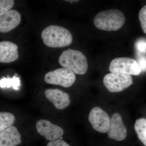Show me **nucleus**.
Returning <instances> with one entry per match:
<instances>
[{
	"mask_svg": "<svg viewBox=\"0 0 146 146\" xmlns=\"http://www.w3.org/2000/svg\"><path fill=\"white\" fill-rule=\"evenodd\" d=\"M20 13L17 11L10 10L0 16V32H9L18 26L21 22Z\"/></svg>",
	"mask_w": 146,
	"mask_h": 146,
	"instance_id": "9b49d317",
	"label": "nucleus"
},
{
	"mask_svg": "<svg viewBox=\"0 0 146 146\" xmlns=\"http://www.w3.org/2000/svg\"><path fill=\"white\" fill-rule=\"evenodd\" d=\"M138 65L141 69L142 72L146 71V57L145 56H141L138 59Z\"/></svg>",
	"mask_w": 146,
	"mask_h": 146,
	"instance_id": "412c9836",
	"label": "nucleus"
},
{
	"mask_svg": "<svg viewBox=\"0 0 146 146\" xmlns=\"http://www.w3.org/2000/svg\"><path fill=\"white\" fill-rule=\"evenodd\" d=\"M109 70L111 73H120L130 75L138 76L141 69L138 62L130 58L119 57L110 62Z\"/></svg>",
	"mask_w": 146,
	"mask_h": 146,
	"instance_id": "423d86ee",
	"label": "nucleus"
},
{
	"mask_svg": "<svg viewBox=\"0 0 146 146\" xmlns=\"http://www.w3.org/2000/svg\"><path fill=\"white\" fill-rule=\"evenodd\" d=\"M138 18L143 31L146 34V5L141 9L138 14Z\"/></svg>",
	"mask_w": 146,
	"mask_h": 146,
	"instance_id": "a211bd4d",
	"label": "nucleus"
},
{
	"mask_svg": "<svg viewBox=\"0 0 146 146\" xmlns=\"http://www.w3.org/2000/svg\"><path fill=\"white\" fill-rule=\"evenodd\" d=\"M45 96L56 108L62 110L68 107L70 103L69 94L58 89H47L44 92Z\"/></svg>",
	"mask_w": 146,
	"mask_h": 146,
	"instance_id": "9d476101",
	"label": "nucleus"
},
{
	"mask_svg": "<svg viewBox=\"0 0 146 146\" xmlns=\"http://www.w3.org/2000/svg\"><path fill=\"white\" fill-rule=\"evenodd\" d=\"M41 37L44 44L51 48H61L72 44L73 36L67 29L57 25L49 26L43 30Z\"/></svg>",
	"mask_w": 146,
	"mask_h": 146,
	"instance_id": "f257e3e1",
	"label": "nucleus"
},
{
	"mask_svg": "<svg viewBox=\"0 0 146 146\" xmlns=\"http://www.w3.org/2000/svg\"><path fill=\"white\" fill-rule=\"evenodd\" d=\"M21 135L13 126L0 132V146H16L21 144Z\"/></svg>",
	"mask_w": 146,
	"mask_h": 146,
	"instance_id": "ddd939ff",
	"label": "nucleus"
},
{
	"mask_svg": "<svg viewBox=\"0 0 146 146\" xmlns=\"http://www.w3.org/2000/svg\"><path fill=\"white\" fill-rule=\"evenodd\" d=\"M127 135V130L119 114L115 113L110 119V125L108 131V136L115 141H122Z\"/></svg>",
	"mask_w": 146,
	"mask_h": 146,
	"instance_id": "1a4fd4ad",
	"label": "nucleus"
},
{
	"mask_svg": "<svg viewBox=\"0 0 146 146\" xmlns=\"http://www.w3.org/2000/svg\"><path fill=\"white\" fill-rule=\"evenodd\" d=\"M134 129L139 140L146 146V119L141 118L136 120Z\"/></svg>",
	"mask_w": 146,
	"mask_h": 146,
	"instance_id": "4468645a",
	"label": "nucleus"
},
{
	"mask_svg": "<svg viewBox=\"0 0 146 146\" xmlns=\"http://www.w3.org/2000/svg\"><path fill=\"white\" fill-rule=\"evenodd\" d=\"M89 121L95 130L105 133L109 130L110 119L108 114L101 108L94 107L89 112Z\"/></svg>",
	"mask_w": 146,
	"mask_h": 146,
	"instance_id": "0eeeda50",
	"label": "nucleus"
},
{
	"mask_svg": "<svg viewBox=\"0 0 146 146\" xmlns=\"http://www.w3.org/2000/svg\"><path fill=\"white\" fill-rule=\"evenodd\" d=\"M69 1L70 3H72L74 2H77L79 1Z\"/></svg>",
	"mask_w": 146,
	"mask_h": 146,
	"instance_id": "4be33fe9",
	"label": "nucleus"
},
{
	"mask_svg": "<svg viewBox=\"0 0 146 146\" xmlns=\"http://www.w3.org/2000/svg\"><path fill=\"white\" fill-rule=\"evenodd\" d=\"M47 146H71L67 143L60 139H57L50 142Z\"/></svg>",
	"mask_w": 146,
	"mask_h": 146,
	"instance_id": "aec40b11",
	"label": "nucleus"
},
{
	"mask_svg": "<svg viewBox=\"0 0 146 146\" xmlns=\"http://www.w3.org/2000/svg\"><path fill=\"white\" fill-rule=\"evenodd\" d=\"M75 74L72 71L66 68H60L50 71L45 75V81L50 84L59 85L68 88L76 81Z\"/></svg>",
	"mask_w": 146,
	"mask_h": 146,
	"instance_id": "39448f33",
	"label": "nucleus"
},
{
	"mask_svg": "<svg viewBox=\"0 0 146 146\" xmlns=\"http://www.w3.org/2000/svg\"><path fill=\"white\" fill-rule=\"evenodd\" d=\"M37 132L48 141H53L61 138L64 133L63 129L48 120H39L36 123Z\"/></svg>",
	"mask_w": 146,
	"mask_h": 146,
	"instance_id": "6e6552de",
	"label": "nucleus"
},
{
	"mask_svg": "<svg viewBox=\"0 0 146 146\" xmlns=\"http://www.w3.org/2000/svg\"><path fill=\"white\" fill-rule=\"evenodd\" d=\"M103 83L106 89L112 93L121 92L133 84L130 75L120 73H110L105 76Z\"/></svg>",
	"mask_w": 146,
	"mask_h": 146,
	"instance_id": "20e7f679",
	"label": "nucleus"
},
{
	"mask_svg": "<svg viewBox=\"0 0 146 146\" xmlns=\"http://www.w3.org/2000/svg\"><path fill=\"white\" fill-rule=\"evenodd\" d=\"M18 58V46L13 42L2 41L0 42V62L10 63Z\"/></svg>",
	"mask_w": 146,
	"mask_h": 146,
	"instance_id": "f8f14e48",
	"label": "nucleus"
},
{
	"mask_svg": "<svg viewBox=\"0 0 146 146\" xmlns=\"http://www.w3.org/2000/svg\"><path fill=\"white\" fill-rule=\"evenodd\" d=\"M15 121V116L9 112L0 113V131H2L12 126Z\"/></svg>",
	"mask_w": 146,
	"mask_h": 146,
	"instance_id": "2eb2a0df",
	"label": "nucleus"
},
{
	"mask_svg": "<svg viewBox=\"0 0 146 146\" xmlns=\"http://www.w3.org/2000/svg\"><path fill=\"white\" fill-rule=\"evenodd\" d=\"M14 5L13 0H1L0 1V16H2L13 7Z\"/></svg>",
	"mask_w": 146,
	"mask_h": 146,
	"instance_id": "f3484780",
	"label": "nucleus"
},
{
	"mask_svg": "<svg viewBox=\"0 0 146 146\" xmlns=\"http://www.w3.org/2000/svg\"><path fill=\"white\" fill-rule=\"evenodd\" d=\"M21 86V80L19 77L13 76L12 78L3 77L0 80V86L1 88H9L13 87L14 90H19Z\"/></svg>",
	"mask_w": 146,
	"mask_h": 146,
	"instance_id": "dca6fc26",
	"label": "nucleus"
},
{
	"mask_svg": "<svg viewBox=\"0 0 146 146\" xmlns=\"http://www.w3.org/2000/svg\"><path fill=\"white\" fill-rule=\"evenodd\" d=\"M125 22L124 15L121 11L111 9L97 13L94 22L97 29L105 31H116L122 27Z\"/></svg>",
	"mask_w": 146,
	"mask_h": 146,
	"instance_id": "f03ea898",
	"label": "nucleus"
},
{
	"mask_svg": "<svg viewBox=\"0 0 146 146\" xmlns=\"http://www.w3.org/2000/svg\"><path fill=\"white\" fill-rule=\"evenodd\" d=\"M58 61L63 68H67L77 74H84L88 70L86 56L77 50L68 49L64 50L60 55Z\"/></svg>",
	"mask_w": 146,
	"mask_h": 146,
	"instance_id": "7ed1b4c3",
	"label": "nucleus"
},
{
	"mask_svg": "<svg viewBox=\"0 0 146 146\" xmlns=\"http://www.w3.org/2000/svg\"><path fill=\"white\" fill-rule=\"evenodd\" d=\"M136 49L139 52L142 53L146 52V40L145 39H139L135 44Z\"/></svg>",
	"mask_w": 146,
	"mask_h": 146,
	"instance_id": "6ab92c4d",
	"label": "nucleus"
}]
</instances>
